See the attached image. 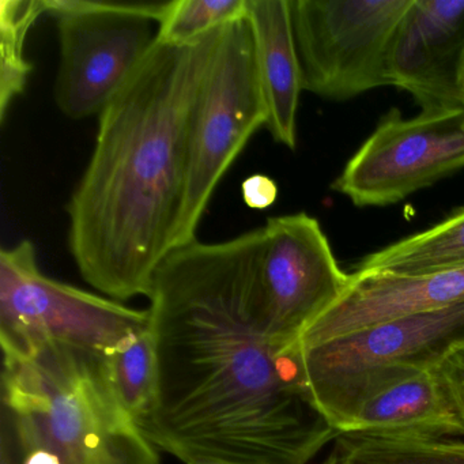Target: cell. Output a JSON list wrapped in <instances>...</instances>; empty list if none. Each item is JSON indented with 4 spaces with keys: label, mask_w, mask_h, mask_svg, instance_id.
<instances>
[{
    "label": "cell",
    "mask_w": 464,
    "mask_h": 464,
    "mask_svg": "<svg viewBox=\"0 0 464 464\" xmlns=\"http://www.w3.org/2000/svg\"><path fill=\"white\" fill-rule=\"evenodd\" d=\"M262 227L260 282L268 331L285 343L301 335L349 289L316 218L306 213L271 217Z\"/></svg>",
    "instance_id": "obj_10"
},
{
    "label": "cell",
    "mask_w": 464,
    "mask_h": 464,
    "mask_svg": "<svg viewBox=\"0 0 464 464\" xmlns=\"http://www.w3.org/2000/svg\"><path fill=\"white\" fill-rule=\"evenodd\" d=\"M437 372L464 428V339L450 347L437 365Z\"/></svg>",
    "instance_id": "obj_20"
},
{
    "label": "cell",
    "mask_w": 464,
    "mask_h": 464,
    "mask_svg": "<svg viewBox=\"0 0 464 464\" xmlns=\"http://www.w3.org/2000/svg\"><path fill=\"white\" fill-rule=\"evenodd\" d=\"M323 464H464V441L342 431Z\"/></svg>",
    "instance_id": "obj_16"
},
{
    "label": "cell",
    "mask_w": 464,
    "mask_h": 464,
    "mask_svg": "<svg viewBox=\"0 0 464 464\" xmlns=\"http://www.w3.org/2000/svg\"><path fill=\"white\" fill-rule=\"evenodd\" d=\"M346 431L396 436H464V428L436 368L391 380L369 393Z\"/></svg>",
    "instance_id": "obj_14"
},
{
    "label": "cell",
    "mask_w": 464,
    "mask_h": 464,
    "mask_svg": "<svg viewBox=\"0 0 464 464\" xmlns=\"http://www.w3.org/2000/svg\"><path fill=\"white\" fill-rule=\"evenodd\" d=\"M464 168V107L391 110L349 160L331 188L358 208H382Z\"/></svg>",
    "instance_id": "obj_9"
},
{
    "label": "cell",
    "mask_w": 464,
    "mask_h": 464,
    "mask_svg": "<svg viewBox=\"0 0 464 464\" xmlns=\"http://www.w3.org/2000/svg\"><path fill=\"white\" fill-rule=\"evenodd\" d=\"M266 123L267 107L254 34L246 15L222 29L195 102L189 124L186 192L173 249L197 240L200 219L214 191L252 135Z\"/></svg>",
    "instance_id": "obj_5"
},
{
    "label": "cell",
    "mask_w": 464,
    "mask_h": 464,
    "mask_svg": "<svg viewBox=\"0 0 464 464\" xmlns=\"http://www.w3.org/2000/svg\"><path fill=\"white\" fill-rule=\"evenodd\" d=\"M262 227L173 249L154 274L156 398L142 430L184 464H306L336 431L306 390L297 344L271 335Z\"/></svg>",
    "instance_id": "obj_1"
},
{
    "label": "cell",
    "mask_w": 464,
    "mask_h": 464,
    "mask_svg": "<svg viewBox=\"0 0 464 464\" xmlns=\"http://www.w3.org/2000/svg\"><path fill=\"white\" fill-rule=\"evenodd\" d=\"M222 29L187 45L156 40L99 115L93 153L67 205L69 246L82 278L112 300L149 297L173 249L189 124Z\"/></svg>",
    "instance_id": "obj_2"
},
{
    "label": "cell",
    "mask_w": 464,
    "mask_h": 464,
    "mask_svg": "<svg viewBox=\"0 0 464 464\" xmlns=\"http://www.w3.org/2000/svg\"><path fill=\"white\" fill-rule=\"evenodd\" d=\"M246 15V0H172L157 28V42L187 45Z\"/></svg>",
    "instance_id": "obj_19"
},
{
    "label": "cell",
    "mask_w": 464,
    "mask_h": 464,
    "mask_svg": "<svg viewBox=\"0 0 464 464\" xmlns=\"http://www.w3.org/2000/svg\"><path fill=\"white\" fill-rule=\"evenodd\" d=\"M200 464H208V463H200Z\"/></svg>",
    "instance_id": "obj_24"
},
{
    "label": "cell",
    "mask_w": 464,
    "mask_h": 464,
    "mask_svg": "<svg viewBox=\"0 0 464 464\" xmlns=\"http://www.w3.org/2000/svg\"><path fill=\"white\" fill-rule=\"evenodd\" d=\"M464 267V210L396 241L358 263L354 273L420 276Z\"/></svg>",
    "instance_id": "obj_15"
},
{
    "label": "cell",
    "mask_w": 464,
    "mask_h": 464,
    "mask_svg": "<svg viewBox=\"0 0 464 464\" xmlns=\"http://www.w3.org/2000/svg\"><path fill=\"white\" fill-rule=\"evenodd\" d=\"M244 202L252 210H266L276 203L278 187L273 179L266 175H252L241 184Z\"/></svg>",
    "instance_id": "obj_21"
},
{
    "label": "cell",
    "mask_w": 464,
    "mask_h": 464,
    "mask_svg": "<svg viewBox=\"0 0 464 464\" xmlns=\"http://www.w3.org/2000/svg\"><path fill=\"white\" fill-rule=\"evenodd\" d=\"M464 339V304L368 325L317 343H298L306 390L336 433L391 380L436 368Z\"/></svg>",
    "instance_id": "obj_4"
},
{
    "label": "cell",
    "mask_w": 464,
    "mask_h": 464,
    "mask_svg": "<svg viewBox=\"0 0 464 464\" xmlns=\"http://www.w3.org/2000/svg\"><path fill=\"white\" fill-rule=\"evenodd\" d=\"M47 13L44 0H0V119L25 91L32 64L25 58L29 31Z\"/></svg>",
    "instance_id": "obj_18"
},
{
    "label": "cell",
    "mask_w": 464,
    "mask_h": 464,
    "mask_svg": "<svg viewBox=\"0 0 464 464\" xmlns=\"http://www.w3.org/2000/svg\"><path fill=\"white\" fill-rule=\"evenodd\" d=\"M149 323V312L50 278L24 240L0 252V341L4 353L62 344L104 354Z\"/></svg>",
    "instance_id": "obj_7"
},
{
    "label": "cell",
    "mask_w": 464,
    "mask_h": 464,
    "mask_svg": "<svg viewBox=\"0 0 464 464\" xmlns=\"http://www.w3.org/2000/svg\"><path fill=\"white\" fill-rule=\"evenodd\" d=\"M2 464H17L15 463L14 455L6 442L2 441Z\"/></svg>",
    "instance_id": "obj_22"
},
{
    "label": "cell",
    "mask_w": 464,
    "mask_h": 464,
    "mask_svg": "<svg viewBox=\"0 0 464 464\" xmlns=\"http://www.w3.org/2000/svg\"><path fill=\"white\" fill-rule=\"evenodd\" d=\"M464 0H412L390 59L391 86L422 111L464 107Z\"/></svg>",
    "instance_id": "obj_11"
},
{
    "label": "cell",
    "mask_w": 464,
    "mask_h": 464,
    "mask_svg": "<svg viewBox=\"0 0 464 464\" xmlns=\"http://www.w3.org/2000/svg\"><path fill=\"white\" fill-rule=\"evenodd\" d=\"M44 2L61 48L56 105L74 121L99 116L153 47V23H161L170 2Z\"/></svg>",
    "instance_id": "obj_6"
},
{
    "label": "cell",
    "mask_w": 464,
    "mask_h": 464,
    "mask_svg": "<svg viewBox=\"0 0 464 464\" xmlns=\"http://www.w3.org/2000/svg\"><path fill=\"white\" fill-rule=\"evenodd\" d=\"M257 70L267 107L266 129L276 143L297 146V113L303 88L290 0H246Z\"/></svg>",
    "instance_id": "obj_13"
},
{
    "label": "cell",
    "mask_w": 464,
    "mask_h": 464,
    "mask_svg": "<svg viewBox=\"0 0 464 464\" xmlns=\"http://www.w3.org/2000/svg\"><path fill=\"white\" fill-rule=\"evenodd\" d=\"M2 401V441L17 464H161L97 353L62 344L4 353Z\"/></svg>",
    "instance_id": "obj_3"
},
{
    "label": "cell",
    "mask_w": 464,
    "mask_h": 464,
    "mask_svg": "<svg viewBox=\"0 0 464 464\" xmlns=\"http://www.w3.org/2000/svg\"><path fill=\"white\" fill-rule=\"evenodd\" d=\"M105 379L121 409L142 429L156 398L157 363L149 323L102 354Z\"/></svg>",
    "instance_id": "obj_17"
},
{
    "label": "cell",
    "mask_w": 464,
    "mask_h": 464,
    "mask_svg": "<svg viewBox=\"0 0 464 464\" xmlns=\"http://www.w3.org/2000/svg\"><path fill=\"white\" fill-rule=\"evenodd\" d=\"M464 304V267L420 276L352 273L343 297L301 335L317 343L368 325Z\"/></svg>",
    "instance_id": "obj_12"
},
{
    "label": "cell",
    "mask_w": 464,
    "mask_h": 464,
    "mask_svg": "<svg viewBox=\"0 0 464 464\" xmlns=\"http://www.w3.org/2000/svg\"><path fill=\"white\" fill-rule=\"evenodd\" d=\"M411 4L290 0L304 91L344 102L391 86V53Z\"/></svg>",
    "instance_id": "obj_8"
},
{
    "label": "cell",
    "mask_w": 464,
    "mask_h": 464,
    "mask_svg": "<svg viewBox=\"0 0 464 464\" xmlns=\"http://www.w3.org/2000/svg\"><path fill=\"white\" fill-rule=\"evenodd\" d=\"M460 86L461 89L464 91V61L463 64H461V70H460Z\"/></svg>",
    "instance_id": "obj_23"
}]
</instances>
